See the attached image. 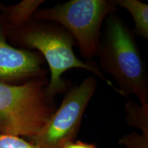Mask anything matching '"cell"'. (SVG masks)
Wrapping results in <instances>:
<instances>
[{
	"label": "cell",
	"instance_id": "6da1fadb",
	"mask_svg": "<svg viewBox=\"0 0 148 148\" xmlns=\"http://www.w3.org/2000/svg\"><path fill=\"white\" fill-rule=\"evenodd\" d=\"M97 54L101 67L119 85V93L125 97L134 94L141 106L148 109L145 64L132 32L114 12L106 18Z\"/></svg>",
	"mask_w": 148,
	"mask_h": 148
},
{
	"label": "cell",
	"instance_id": "7a4b0ae2",
	"mask_svg": "<svg viewBox=\"0 0 148 148\" xmlns=\"http://www.w3.org/2000/svg\"><path fill=\"white\" fill-rule=\"evenodd\" d=\"M42 78L22 85L0 82V134L32 137L55 112Z\"/></svg>",
	"mask_w": 148,
	"mask_h": 148
},
{
	"label": "cell",
	"instance_id": "3957f363",
	"mask_svg": "<svg viewBox=\"0 0 148 148\" xmlns=\"http://www.w3.org/2000/svg\"><path fill=\"white\" fill-rule=\"evenodd\" d=\"M20 40L27 47L39 51L47 60L51 78L45 90L50 98L63 91L66 84L61 76L67 70L73 68H81L92 72L116 89L97 66L85 63L75 56L73 50L75 39L64 27L43 21L34 22L22 29Z\"/></svg>",
	"mask_w": 148,
	"mask_h": 148
},
{
	"label": "cell",
	"instance_id": "277c9868",
	"mask_svg": "<svg viewBox=\"0 0 148 148\" xmlns=\"http://www.w3.org/2000/svg\"><path fill=\"white\" fill-rule=\"evenodd\" d=\"M115 5L114 1L71 0L38 10L34 17L62 25L77 41L82 56L91 59L97 54L101 24Z\"/></svg>",
	"mask_w": 148,
	"mask_h": 148
},
{
	"label": "cell",
	"instance_id": "5b68a950",
	"mask_svg": "<svg viewBox=\"0 0 148 148\" xmlns=\"http://www.w3.org/2000/svg\"><path fill=\"white\" fill-rule=\"evenodd\" d=\"M96 86V79L89 76L70 90L58 110L36 134L30 137L32 143L40 148H62L73 141Z\"/></svg>",
	"mask_w": 148,
	"mask_h": 148
},
{
	"label": "cell",
	"instance_id": "8992f818",
	"mask_svg": "<svg viewBox=\"0 0 148 148\" xmlns=\"http://www.w3.org/2000/svg\"><path fill=\"white\" fill-rule=\"evenodd\" d=\"M43 59L38 53L16 49L7 42L0 24V82L26 77H42Z\"/></svg>",
	"mask_w": 148,
	"mask_h": 148
},
{
	"label": "cell",
	"instance_id": "52a82bcc",
	"mask_svg": "<svg viewBox=\"0 0 148 148\" xmlns=\"http://www.w3.org/2000/svg\"><path fill=\"white\" fill-rule=\"evenodd\" d=\"M115 5H119L127 10L134 21V30L138 36L148 38V5L137 0H116Z\"/></svg>",
	"mask_w": 148,
	"mask_h": 148
},
{
	"label": "cell",
	"instance_id": "ba28073f",
	"mask_svg": "<svg viewBox=\"0 0 148 148\" xmlns=\"http://www.w3.org/2000/svg\"><path fill=\"white\" fill-rule=\"evenodd\" d=\"M127 121L129 125L141 130L142 134L148 136V109L130 101L126 104Z\"/></svg>",
	"mask_w": 148,
	"mask_h": 148
},
{
	"label": "cell",
	"instance_id": "9c48e42d",
	"mask_svg": "<svg viewBox=\"0 0 148 148\" xmlns=\"http://www.w3.org/2000/svg\"><path fill=\"white\" fill-rule=\"evenodd\" d=\"M0 148H40L20 136L0 134Z\"/></svg>",
	"mask_w": 148,
	"mask_h": 148
},
{
	"label": "cell",
	"instance_id": "30bf717a",
	"mask_svg": "<svg viewBox=\"0 0 148 148\" xmlns=\"http://www.w3.org/2000/svg\"><path fill=\"white\" fill-rule=\"evenodd\" d=\"M119 143L126 148H148V136L134 132L122 138Z\"/></svg>",
	"mask_w": 148,
	"mask_h": 148
},
{
	"label": "cell",
	"instance_id": "8fae6325",
	"mask_svg": "<svg viewBox=\"0 0 148 148\" xmlns=\"http://www.w3.org/2000/svg\"><path fill=\"white\" fill-rule=\"evenodd\" d=\"M62 148H97L92 144L83 143L81 141L69 142L66 143Z\"/></svg>",
	"mask_w": 148,
	"mask_h": 148
},
{
	"label": "cell",
	"instance_id": "7c38bea8",
	"mask_svg": "<svg viewBox=\"0 0 148 148\" xmlns=\"http://www.w3.org/2000/svg\"><path fill=\"white\" fill-rule=\"evenodd\" d=\"M2 8H3V6H2V5H0V9H3Z\"/></svg>",
	"mask_w": 148,
	"mask_h": 148
}]
</instances>
